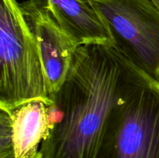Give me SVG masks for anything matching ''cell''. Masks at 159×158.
Here are the masks:
<instances>
[{"instance_id":"52a82bcc","label":"cell","mask_w":159,"mask_h":158,"mask_svg":"<svg viewBox=\"0 0 159 158\" xmlns=\"http://www.w3.org/2000/svg\"><path fill=\"white\" fill-rule=\"evenodd\" d=\"M34 99L9 111L12 120L15 158H27L38 151L51 130L49 105Z\"/></svg>"},{"instance_id":"9c48e42d","label":"cell","mask_w":159,"mask_h":158,"mask_svg":"<svg viewBox=\"0 0 159 158\" xmlns=\"http://www.w3.org/2000/svg\"><path fill=\"white\" fill-rule=\"evenodd\" d=\"M27 158H43V156H42L41 153L40 152V150H38L37 152H36L34 154L31 155L30 156H29V157Z\"/></svg>"},{"instance_id":"30bf717a","label":"cell","mask_w":159,"mask_h":158,"mask_svg":"<svg viewBox=\"0 0 159 158\" xmlns=\"http://www.w3.org/2000/svg\"><path fill=\"white\" fill-rule=\"evenodd\" d=\"M151 1L152 2V3L155 5V7H156L159 11V0H151Z\"/></svg>"},{"instance_id":"7a4b0ae2","label":"cell","mask_w":159,"mask_h":158,"mask_svg":"<svg viewBox=\"0 0 159 158\" xmlns=\"http://www.w3.org/2000/svg\"><path fill=\"white\" fill-rule=\"evenodd\" d=\"M34 99L54 103L37 43L16 0H0V108Z\"/></svg>"},{"instance_id":"277c9868","label":"cell","mask_w":159,"mask_h":158,"mask_svg":"<svg viewBox=\"0 0 159 158\" xmlns=\"http://www.w3.org/2000/svg\"><path fill=\"white\" fill-rule=\"evenodd\" d=\"M113 47L159 83V11L151 0H89Z\"/></svg>"},{"instance_id":"5b68a950","label":"cell","mask_w":159,"mask_h":158,"mask_svg":"<svg viewBox=\"0 0 159 158\" xmlns=\"http://www.w3.org/2000/svg\"><path fill=\"white\" fill-rule=\"evenodd\" d=\"M26 23L37 43L46 74L50 99L65 82L76 46L54 18L47 0H26L20 3Z\"/></svg>"},{"instance_id":"3957f363","label":"cell","mask_w":159,"mask_h":158,"mask_svg":"<svg viewBox=\"0 0 159 158\" xmlns=\"http://www.w3.org/2000/svg\"><path fill=\"white\" fill-rule=\"evenodd\" d=\"M97 158H159V83L148 77L112 112Z\"/></svg>"},{"instance_id":"8992f818","label":"cell","mask_w":159,"mask_h":158,"mask_svg":"<svg viewBox=\"0 0 159 158\" xmlns=\"http://www.w3.org/2000/svg\"><path fill=\"white\" fill-rule=\"evenodd\" d=\"M54 18L77 46H113L107 27L89 0H47Z\"/></svg>"},{"instance_id":"ba28073f","label":"cell","mask_w":159,"mask_h":158,"mask_svg":"<svg viewBox=\"0 0 159 158\" xmlns=\"http://www.w3.org/2000/svg\"><path fill=\"white\" fill-rule=\"evenodd\" d=\"M0 158H15L10 112L0 108Z\"/></svg>"},{"instance_id":"6da1fadb","label":"cell","mask_w":159,"mask_h":158,"mask_svg":"<svg viewBox=\"0 0 159 158\" xmlns=\"http://www.w3.org/2000/svg\"><path fill=\"white\" fill-rule=\"evenodd\" d=\"M148 77L113 46H79L49 105L43 158H97L113 110Z\"/></svg>"}]
</instances>
